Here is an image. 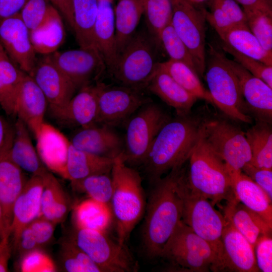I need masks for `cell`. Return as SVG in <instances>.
<instances>
[{"label": "cell", "instance_id": "obj_45", "mask_svg": "<svg viewBox=\"0 0 272 272\" xmlns=\"http://www.w3.org/2000/svg\"><path fill=\"white\" fill-rule=\"evenodd\" d=\"M158 42L163 45L170 59L182 61L196 72L190 53L176 33L171 22L162 30Z\"/></svg>", "mask_w": 272, "mask_h": 272}, {"label": "cell", "instance_id": "obj_26", "mask_svg": "<svg viewBox=\"0 0 272 272\" xmlns=\"http://www.w3.org/2000/svg\"><path fill=\"white\" fill-rule=\"evenodd\" d=\"M227 168L237 200L272 227V201L265 192L241 171Z\"/></svg>", "mask_w": 272, "mask_h": 272}, {"label": "cell", "instance_id": "obj_4", "mask_svg": "<svg viewBox=\"0 0 272 272\" xmlns=\"http://www.w3.org/2000/svg\"><path fill=\"white\" fill-rule=\"evenodd\" d=\"M187 183L189 190L209 199L215 206L223 201L237 200L224 162L208 145L201 135L188 159Z\"/></svg>", "mask_w": 272, "mask_h": 272}, {"label": "cell", "instance_id": "obj_32", "mask_svg": "<svg viewBox=\"0 0 272 272\" xmlns=\"http://www.w3.org/2000/svg\"><path fill=\"white\" fill-rule=\"evenodd\" d=\"M25 74L0 43V107L8 115L16 116L17 90Z\"/></svg>", "mask_w": 272, "mask_h": 272}, {"label": "cell", "instance_id": "obj_60", "mask_svg": "<svg viewBox=\"0 0 272 272\" xmlns=\"http://www.w3.org/2000/svg\"><path fill=\"white\" fill-rule=\"evenodd\" d=\"M191 3L196 4V5H201L202 3L208 2V1H211L212 0H186Z\"/></svg>", "mask_w": 272, "mask_h": 272}, {"label": "cell", "instance_id": "obj_54", "mask_svg": "<svg viewBox=\"0 0 272 272\" xmlns=\"http://www.w3.org/2000/svg\"><path fill=\"white\" fill-rule=\"evenodd\" d=\"M27 0H0V22L20 13Z\"/></svg>", "mask_w": 272, "mask_h": 272}, {"label": "cell", "instance_id": "obj_50", "mask_svg": "<svg viewBox=\"0 0 272 272\" xmlns=\"http://www.w3.org/2000/svg\"><path fill=\"white\" fill-rule=\"evenodd\" d=\"M242 172L256 183L272 201V169L258 168L249 163Z\"/></svg>", "mask_w": 272, "mask_h": 272}, {"label": "cell", "instance_id": "obj_29", "mask_svg": "<svg viewBox=\"0 0 272 272\" xmlns=\"http://www.w3.org/2000/svg\"><path fill=\"white\" fill-rule=\"evenodd\" d=\"M223 210L226 219L247 239L254 248L260 236L271 233V226L238 200L227 202Z\"/></svg>", "mask_w": 272, "mask_h": 272}, {"label": "cell", "instance_id": "obj_9", "mask_svg": "<svg viewBox=\"0 0 272 272\" xmlns=\"http://www.w3.org/2000/svg\"><path fill=\"white\" fill-rule=\"evenodd\" d=\"M128 119L123 157L127 164H143L159 131L170 118L160 106L147 102Z\"/></svg>", "mask_w": 272, "mask_h": 272}, {"label": "cell", "instance_id": "obj_17", "mask_svg": "<svg viewBox=\"0 0 272 272\" xmlns=\"http://www.w3.org/2000/svg\"><path fill=\"white\" fill-rule=\"evenodd\" d=\"M43 185L42 175H32L14 203L9 228L13 252L23 229L40 216Z\"/></svg>", "mask_w": 272, "mask_h": 272}, {"label": "cell", "instance_id": "obj_22", "mask_svg": "<svg viewBox=\"0 0 272 272\" xmlns=\"http://www.w3.org/2000/svg\"><path fill=\"white\" fill-rule=\"evenodd\" d=\"M36 139V150L45 167L66 179L70 140L58 129L44 122Z\"/></svg>", "mask_w": 272, "mask_h": 272}, {"label": "cell", "instance_id": "obj_18", "mask_svg": "<svg viewBox=\"0 0 272 272\" xmlns=\"http://www.w3.org/2000/svg\"><path fill=\"white\" fill-rule=\"evenodd\" d=\"M222 239L223 254L219 271H260L254 247L227 220Z\"/></svg>", "mask_w": 272, "mask_h": 272}, {"label": "cell", "instance_id": "obj_31", "mask_svg": "<svg viewBox=\"0 0 272 272\" xmlns=\"http://www.w3.org/2000/svg\"><path fill=\"white\" fill-rule=\"evenodd\" d=\"M42 176L40 216L56 225L66 217L69 210V199L62 185L51 172L47 170Z\"/></svg>", "mask_w": 272, "mask_h": 272}, {"label": "cell", "instance_id": "obj_48", "mask_svg": "<svg viewBox=\"0 0 272 272\" xmlns=\"http://www.w3.org/2000/svg\"><path fill=\"white\" fill-rule=\"evenodd\" d=\"M257 267L263 272L272 271V239L270 235L260 236L254 246Z\"/></svg>", "mask_w": 272, "mask_h": 272}, {"label": "cell", "instance_id": "obj_42", "mask_svg": "<svg viewBox=\"0 0 272 272\" xmlns=\"http://www.w3.org/2000/svg\"><path fill=\"white\" fill-rule=\"evenodd\" d=\"M71 184L75 190L87 194L89 198L110 205L113 190L110 172L91 175L71 181Z\"/></svg>", "mask_w": 272, "mask_h": 272}, {"label": "cell", "instance_id": "obj_20", "mask_svg": "<svg viewBox=\"0 0 272 272\" xmlns=\"http://www.w3.org/2000/svg\"><path fill=\"white\" fill-rule=\"evenodd\" d=\"M47 106L43 92L33 78L25 73L17 90L16 116L26 125L35 137L45 122Z\"/></svg>", "mask_w": 272, "mask_h": 272}, {"label": "cell", "instance_id": "obj_10", "mask_svg": "<svg viewBox=\"0 0 272 272\" xmlns=\"http://www.w3.org/2000/svg\"><path fill=\"white\" fill-rule=\"evenodd\" d=\"M181 220L212 247L217 259L216 271H219L223 254L222 236L227 223L224 216L209 199L191 192L187 183Z\"/></svg>", "mask_w": 272, "mask_h": 272}, {"label": "cell", "instance_id": "obj_53", "mask_svg": "<svg viewBox=\"0 0 272 272\" xmlns=\"http://www.w3.org/2000/svg\"><path fill=\"white\" fill-rule=\"evenodd\" d=\"M39 248L32 230L27 226L22 231L13 252L21 257L25 253Z\"/></svg>", "mask_w": 272, "mask_h": 272}, {"label": "cell", "instance_id": "obj_2", "mask_svg": "<svg viewBox=\"0 0 272 272\" xmlns=\"http://www.w3.org/2000/svg\"><path fill=\"white\" fill-rule=\"evenodd\" d=\"M201 121L178 116L161 128L143 164L152 183L188 160L200 137Z\"/></svg>", "mask_w": 272, "mask_h": 272}, {"label": "cell", "instance_id": "obj_58", "mask_svg": "<svg viewBox=\"0 0 272 272\" xmlns=\"http://www.w3.org/2000/svg\"><path fill=\"white\" fill-rule=\"evenodd\" d=\"M243 10H257L272 13L271 0H235Z\"/></svg>", "mask_w": 272, "mask_h": 272}, {"label": "cell", "instance_id": "obj_7", "mask_svg": "<svg viewBox=\"0 0 272 272\" xmlns=\"http://www.w3.org/2000/svg\"><path fill=\"white\" fill-rule=\"evenodd\" d=\"M152 44L142 33H135L109 71L120 85L139 91L147 88L157 68Z\"/></svg>", "mask_w": 272, "mask_h": 272}, {"label": "cell", "instance_id": "obj_55", "mask_svg": "<svg viewBox=\"0 0 272 272\" xmlns=\"http://www.w3.org/2000/svg\"><path fill=\"white\" fill-rule=\"evenodd\" d=\"M13 252L10 232L0 239V272L8 271V265Z\"/></svg>", "mask_w": 272, "mask_h": 272}, {"label": "cell", "instance_id": "obj_43", "mask_svg": "<svg viewBox=\"0 0 272 272\" xmlns=\"http://www.w3.org/2000/svg\"><path fill=\"white\" fill-rule=\"evenodd\" d=\"M143 15L149 30L159 41L162 30L171 22L172 15L171 0H141Z\"/></svg>", "mask_w": 272, "mask_h": 272}, {"label": "cell", "instance_id": "obj_8", "mask_svg": "<svg viewBox=\"0 0 272 272\" xmlns=\"http://www.w3.org/2000/svg\"><path fill=\"white\" fill-rule=\"evenodd\" d=\"M102 272H134L137 262L126 244L110 238L106 232L74 227L69 236Z\"/></svg>", "mask_w": 272, "mask_h": 272}, {"label": "cell", "instance_id": "obj_33", "mask_svg": "<svg viewBox=\"0 0 272 272\" xmlns=\"http://www.w3.org/2000/svg\"><path fill=\"white\" fill-rule=\"evenodd\" d=\"M72 220L74 227L106 232L113 217L109 205L88 197L75 207Z\"/></svg>", "mask_w": 272, "mask_h": 272}, {"label": "cell", "instance_id": "obj_30", "mask_svg": "<svg viewBox=\"0 0 272 272\" xmlns=\"http://www.w3.org/2000/svg\"><path fill=\"white\" fill-rule=\"evenodd\" d=\"M115 158L78 149L70 143L66 165V179L71 182L95 174L109 173Z\"/></svg>", "mask_w": 272, "mask_h": 272}, {"label": "cell", "instance_id": "obj_46", "mask_svg": "<svg viewBox=\"0 0 272 272\" xmlns=\"http://www.w3.org/2000/svg\"><path fill=\"white\" fill-rule=\"evenodd\" d=\"M17 267L22 272H55L57 269L54 261L41 248H36L20 257Z\"/></svg>", "mask_w": 272, "mask_h": 272}, {"label": "cell", "instance_id": "obj_19", "mask_svg": "<svg viewBox=\"0 0 272 272\" xmlns=\"http://www.w3.org/2000/svg\"><path fill=\"white\" fill-rule=\"evenodd\" d=\"M226 61L236 75L245 103L259 121L270 123L272 119V88L253 76L234 60Z\"/></svg>", "mask_w": 272, "mask_h": 272}, {"label": "cell", "instance_id": "obj_3", "mask_svg": "<svg viewBox=\"0 0 272 272\" xmlns=\"http://www.w3.org/2000/svg\"><path fill=\"white\" fill-rule=\"evenodd\" d=\"M110 174L113 190L110 206L117 240L125 245L146 210L142 181L138 172L125 163L122 153L114 159Z\"/></svg>", "mask_w": 272, "mask_h": 272}, {"label": "cell", "instance_id": "obj_16", "mask_svg": "<svg viewBox=\"0 0 272 272\" xmlns=\"http://www.w3.org/2000/svg\"><path fill=\"white\" fill-rule=\"evenodd\" d=\"M0 43L11 60L30 75L36 63L30 32L19 13L0 22Z\"/></svg>", "mask_w": 272, "mask_h": 272}, {"label": "cell", "instance_id": "obj_51", "mask_svg": "<svg viewBox=\"0 0 272 272\" xmlns=\"http://www.w3.org/2000/svg\"><path fill=\"white\" fill-rule=\"evenodd\" d=\"M206 20L214 28L220 38L230 29L236 26L219 7L211 5V12L207 11Z\"/></svg>", "mask_w": 272, "mask_h": 272}, {"label": "cell", "instance_id": "obj_28", "mask_svg": "<svg viewBox=\"0 0 272 272\" xmlns=\"http://www.w3.org/2000/svg\"><path fill=\"white\" fill-rule=\"evenodd\" d=\"M29 129L20 119L14 126V137L9 149L12 160L23 170L32 175H42L48 169L42 162L34 146Z\"/></svg>", "mask_w": 272, "mask_h": 272}, {"label": "cell", "instance_id": "obj_6", "mask_svg": "<svg viewBox=\"0 0 272 272\" xmlns=\"http://www.w3.org/2000/svg\"><path fill=\"white\" fill-rule=\"evenodd\" d=\"M160 258L171 270L185 272L216 271L217 259L210 245L181 220L165 245Z\"/></svg>", "mask_w": 272, "mask_h": 272}, {"label": "cell", "instance_id": "obj_25", "mask_svg": "<svg viewBox=\"0 0 272 272\" xmlns=\"http://www.w3.org/2000/svg\"><path fill=\"white\" fill-rule=\"evenodd\" d=\"M147 88L167 104L173 107L178 116L188 115L197 99L160 67L158 63Z\"/></svg>", "mask_w": 272, "mask_h": 272}, {"label": "cell", "instance_id": "obj_27", "mask_svg": "<svg viewBox=\"0 0 272 272\" xmlns=\"http://www.w3.org/2000/svg\"><path fill=\"white\" fill-rule=\"evenodd\" d=\"M97 98L95 85L79 89L56 118L71 124L85 127L97 124Z\"/></svg>", "mask_w": 272, "mask_h": 272}, {"label": "cell", "instance_id": "obj_14", "mask_svg": "<svg viewBox=\"0 0 272 272\" xmlns=\"http://www.w3.org/2000/svg\"><path fill=\"white\" fill-rule=\"evenodd\" d=\"M55 65L72 82L77 90L90 85L107 68L95 47H80L49 54Z\"/></svg>", "mask_w": 272, "mask_h": 272}, {"label": "cell", "instance_id": "obj_1", "mask_svg": "<svg viewBox=\"0 0 272 272\" xmlns=\"http://www.w3.org/2000/svg\"><path fill=\"white\" fill-rule=\"evenodd\" d=\"M183 165L153 183L142 230L144 251L151 259L161 253L181 220L187 174Z\"/></svg>", "mask_w": 272, "mask_h": 272}, {"label": "cell", "instance_id": "obj_23", "mask_svg": "<svg viewBox=\"0 0 272 272\" xmlns=\"http://www.w3.org/2000/svg\"><path fill=\"white\" fill-rule=\"evenodd\" d=\"M11 146L0 152V202L5 225L9 231L14 203L28 180L24 171L10 157Z\"/></svg>", "mask_w": 272, "mask_h": 272}, {"label": "cell", "instance_id": "obj_56", "mask_svg": "<svg viewBox=\"0 0 272 272\" xmlns=\"http://www.w3.org/2000/svg\"><path fill=\"white\" fill-rule=\"evenodd\" d=\"M14 137V127H12L0 112V152L10 147Z\"/></svg>", "mask_w": 272, "mask_h": 272}, {"label": "cell", "instance_id": "obj_36", "mask_svg": "<svg viewBox=\"0 0 272 272\" xmlns=\"http://www.w3.org/2000/svg\"><path fill=\"white\" fill-rule=\"evenodd\" d=\"M74 27L76 38L80 47H95L94 28L98 8V0H73Z\"/></svg>", "mask_w": 272, "mask_h": 272}, {"label": "cell", "instance_id": "obj_11", "mask_svg": "<svg viewBox=\"0 0 272 272\" xmlns=\"http://www.w3.org/2000/svg\"><path fill=\"white\" fill-rule=\"evenodd\" d=\"M201 135L213 150L233 170L241 171L251 160L245 133L222 119L202 120Z\"/></svg>", "mask_w": 272, "mask_h": 272}, {"label": "cell", "instance_id": "obj_47", "mask_svg": "<svg viewBox=\"0 0 272 272\" xmlns=\"http://www.w3.org/2000/svg\"><path fill=\"white\" fill-rule=\"evenodd\" d=\"M222 47L224 51L233 56L235 61L272 88V66L244 55L223 42Z\"/></svg>", "mask_w": 272, "mask_h": 272}, {"label": "cell", "instance_id": "obj_13", "mask_svg": "<svg viewBox=\"0 0 272 272\" xmlns=\"http://www.w3.org/2000/svg\"><path fill=\"white\" fill-rule=\"evenodd\" d=\"M98 106L97 123L112 126L128 119L148 102L139 91L124 86L95 85Z\"/></svg>", "mask_w": 272, "mask_h": 272}, {"label": "cell", "instance_id": "obj_37", "mask_svg": "<svg viewBox=\"0 0 272 272\" xmlns=\"http://www.w3.org/2000/svg\"><path fill=\"white\" fill-rule=\"evenodd\" d=\"M245 133L251 153L249 164L272 169V131L269 123L258 121Z\"/></svg>", "mask_w": 272, "mask_h": 272}, {"label": "cell", "instance_id": "obj_52", "mask_svg": "<svg viewBox=\"0 0 272 272\" xmlns=\"http://www.w3.org/2000/svg\"><path fill=\"white\" fill-rule=\"evenodd\" d=\"M210 2L211 5L221 9L235 26L247 25L244 11L235 0H212Z\"/></svg>", "mask_w": 272, "mask_h": 272}, {"label": "cell", "instance_id": "obj_41", "mask_svg": "<svg viewBox=\"0 0 272 272\" xmlns=\"http://www.w3.org/2000/svg\"><path fill=\"white\" fill-rule=\"evenodd\" d=\"M19 14L30 32L40 29L60 16L49 0H27Z\"/></svg>", "mask_w": 272, "mask_h": 272}, {"label": "cell", "instance_id": "obj_5", "mask_svg": "<svg viewBox=\"0 0 272 272\" xmlns=\"http://www.w3.org/2000/svg\"><path fill=\"white\" fill-rule=\"evenodd\" d=\"M225 58L223 52L210 46L205 72L213 104L229 117L250 123L238 80Z\"/></svg>", "mask_w": 272, "mask_h": 272}, {"label": "cell", "instance_id": "obj_44", "mask_svg": "<svg viewBox=\"0 0 272 272\" xmlns=\"http://www.w3.org/2000/svg\"><path fill=\"white\" fill-rule=\"evenodd\" d=\"M243 11L249 30L263 48L272 53V13L257 10Z\"/></svg>", "mask_w": 272, "mask_h": 272}, {"label": "cell", "instance_id": "obj_38", "mask_svg": "<svg viewBox=\"0 0 272 272\" xmlns=\"http://www.w3.org/2000/svg\"><path fill=\"white\" fill-rule=\"evenodd\" d=\"M158 65L197 99L213 104L209 91L202 85L197 73L188 65L171 59L163 62H158Z\"/></svg>", "mask_w": 272, "mask_h": 272}, {"label": "cell", "instance_id": "obj_57", "mask_svg": "<svg viewBox=\"0 0 272 272\" xmlns=\"http://www.w3.org/2000/svg\"><path fill=\"white\" fill-rule=\"evenodd\" d=\"M49 1L59 11L68 24L73 29V0H49Z\"/></svg>", "mask_w": 272, "mask_h": 272}, {"label": "cell", "instance_id": "obj_35", "mask_svg": "<svg viewBox=\"0 0 272 272\" xmlns=\"http://www.w3.org/2000/svg\"><path fill=\"white\" fill-rule=\"evenodd\" d=\"M221 39L239 52L272 66V53L263 48L247 25L233 27Z\"/></svg>", "mask_w": 272, "mask_h": 272}, {"label": "cell", "instance_id": "obj_24", "mask_svg": "<svg viewBox=\"0 0 272 272\" xmlns=\"http://www.w3.org/2000/svg\"><path fill=\"white\" fill-rule=\"evenodd\" d=\"M113 0H98V12L94 28V39L110 71L118 56L117 49Z\"/></svg>", "mask_w": 272, "mask_h": 272}, {"label": "cell", "instance_id": "obj_61", "mask_svg": "<svg viewBox=\"0 0 272 272\" xmlns=\"http://www.w3.org/2000/svg\"></svg>", "mask_w": 272, "mask_h": 272}, {"label": "cell", "instance_id": "obj_39", "mask_svg": "<svg viewBox=\"0 0 272 272\" xmlns=\"http://www.w3.org/2000/svg\"><path fill=\"white\" fill-rule=\"evenodd\" d=\"M30 36L36 53L49 55L56 51L65 36L61 16L40 29L30 32Z\"/></svg>", "mask_w": 272, "mask_h": 272}, {"label": "cell", "instance_id": "obj_59", "mask_svg": "<svg viewBox=\"0 0 272 272\" xmlns=\"http://www.w3.org/2000/svg\"><path fill=\"white\" fill-rule=\"evenodd\" d=\"M8 232H9L5 225L3 208L0 202V239Z\"/></svg>", "mask_w": 272, "mask_h": 272}, {"label": "cell", "instance_id": "obj_49", "mask_svg": "<svg viewBox=\"0 0 272 272\" xmlns=\"http://www.w3.org/2000/svg\"><path fill=\"white\" fill-rule=\"evenodd\" d=\"M56 224L40 216L28 226L32 230L39 248L48 244L53 238Z\"/></svg>", "mask_w": 272, "mask_h": 272}, {"label": "cell", "instance_id": "obj_34", "mask_svg": "<svg viewBox=\"0 0 272 272\" xmlns=\"http://www.w3.org/2000/svg\"><path fill=\"white\" fill-rule=\"evenodd\" d=\"M114 11L115 36L118 55L135 33L143 15L141 0H118Z\"/></svg>", "mask_w": 272, "mask_h": 272}, {"label": "cell", "instance_id": "obj_15", "mask_svg": "<svg viewBox=\"0 0 272 272\" xmlns=\"http://www.w3.org/2000/svg\"><path fill=\"white\" fill-rule=\"evenodd\" d=\"M30 75L44 95L52 114L57 118L77 90L49 55L37 63Z\"/></svg>", "mask_w": 272, "mask_h": 272}, {"label": "cell", "instance_id": "obj_40", "mask_svg": "<svg viewBox=\"0 0 272 272\" xmlns=\"http://www.w3.org/2000/svg\"><path fill=\"white\" fill-rule=\"evenodd\" d=\"M59 260L65 271L102 272L70 237L63 239L60 243Z\"/></svg>", "mask_w": 272, "mask_h": 272}, {"label": "cell", "instance_id": "obj_12", "mask_svg": "<svg viewBox=\"0 0 272 272\" xmlns=\"http://www.w3.org/2000/svg\"><path fill=\"white\" fill-rule=\"evenodd\" d=\"M171 23L193 58L196 72L202 76L206 67V20L207 10L200 5L186 0H171Z\"/></svg>", "mask_w": 272, "mask_h": 272}, {"label": "cell", "instance_id": "obj_21", "mask_svg": "<svg viewBox=\"0 0 272 272\" xmlns=\"http://www.w3.org/2000/svg\"><path fill=\"white\" fill-rule=\"evenodd\" d=\"M69 140L78 149L107 158H115L124 150L121 138L111 126L104 124L81 127Z\"/></svg>", "mask_w": 272, "mask_h": 272}]
</instances>
